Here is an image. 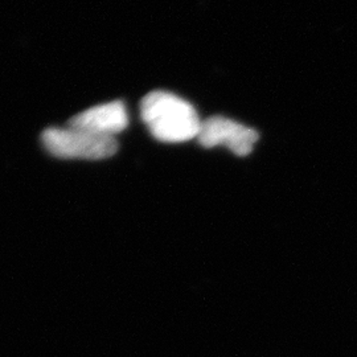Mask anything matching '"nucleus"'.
Here are the masks:
<instances>
[{"label": "nucleus", "mask_w": 357, "mask_h": 357, "mask_svg": "<svg viewBox=\"0 0 357 357\" xmlns=\"http://www.w3.org/2000/svg\"><path fill=\"white\" fill-rule=\"evenodd\" d=\"M141 116L153 138L167 143L197 139L203 122L191 103L162 90L143 97Z\"/></svg>", "instance_id": "1"}, {"label": "nucleus", "mask_w": 357, "mask_h": 357, "mask_svg": "<svg viewBox=\"0 0 357 357\" xmlns=\"http://www.w3.org/2000/svg\"><path fill=\"white\" fill-rule=\"evenodd\" d=\"M41 141L48 153L60 159L102 160L118 151L114 137L101 135L89 130L73 128H47Z\"/></svg>", "instance_id": "2"}, {"label": "nucleus", "mask_w": 357, "mask_h": 357, "mask_svg": "<svg viewBox=\"0 0 357 357\" xmlns=\"http://www.w3.org/2000/svg\"><path fill=\"white\" fill-rule=\"evenodd\" d=\"M258 138L259 135L253 128L224 116H211L202 122L197 141L205 149L227 146L231 153L246 156L253 151Z\"/></svg>", "instance_id": "3"}, {"label": "nucleus", "mask_w": 357, "mask_h": 357, "mask_svg": "<svg viewBox=\"0 0 357 357\" xmlns=\"http://www.w3.org/2000/svg\"><path fill=\"white\" fill-rule=\"evenodd\" d=\"M128 115L122 101L103 103L73 116L69 126L89 130L91 132L114 137L128 128Z\"/></svg>", "instance_id": "4"}]
</instances>
